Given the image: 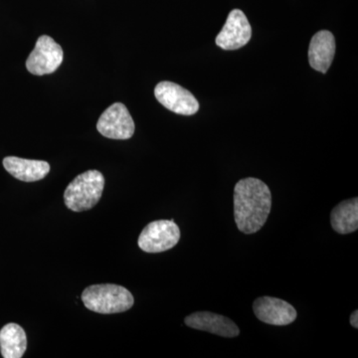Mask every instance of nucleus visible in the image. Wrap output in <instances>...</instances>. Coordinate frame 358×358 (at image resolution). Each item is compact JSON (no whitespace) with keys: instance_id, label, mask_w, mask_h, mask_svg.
Here are the masks:
<instances>
[{"instance_id":"nucleus-8","label":"nucleus","mask_w":358,"mask_h":358,"mask_svg":"<svg viewBox=\"0 0 358 358\" xmlns=\"http://www.w3.org/2000/svg\"><path fill=\"white\" fill-rule=\"evenodd\" d=\"M251 37L252 28L248 18L240 9H233L215 42L223 50H238L248 43Z\"/></svg>"},{"instance_id":"nucleus-15","label":"nucleus","mask_w":358,"mask_h":358,"mask_svg":"<svg viewBox=\"0 0 358 358\" xmlns=\"http://www.w3.org/2000/svg\"><path fill=\"white\" fill-rule=\"evenodd\" d=\"M350 324H352V326L353 327H355V329H358V312H357V310H355V312H353L352 313V315H350Z\"/></svg>"},{"instance_id":"nucleus-6","label":"nucleus","mask_w":358,"mask_h":358,"mask_svg":"<svg viewBox=\"0 0 358 358\" xmlns=\"http://www.w3.org/2000/svg\"><path fill=\"white\" fill-rule=\"evenodd\" d=\"M134 129L133 117L122 103L110 106L96 122L99 133L112 140H129L134 136Z\"/></svg>"},{"instance_id":"nucleus-4","label":"nucleus","mask_w":358,"mask_h":358,"mask_svg":"<svg viewBox=\"0 0 358 358\" xmlns=\"http://www.w3.org/2000/svg\"><path fill=\"white\" fill-rule=\"evenodd\" d=\"M180 239V229L173 220L150 222L141 231L138 247L147 253H162L173 249Z\"/></svg>"},{"instance_id":"nucleus-11","label":"nucleus","mask_w":358,"mask_h":358,"mask_svg":"<svg viewBox=\"0 0 358 358\" xmlns=\"http://www.w3.org/2000/svg\"><path fill=\"white\" fill-rule=\"evenodd\" d=\"M336 54V38L331 32L322 30L315 33L308 47V62L313 70L326 74Z\"/></svg>"},{"instance_id":"nucleus-2","label":"nucleus","mask_w":358,"mask_h":358,"mask_svg":"<svg viewBox=\"0 0 358 358\" xmlns=\"http://www.w3.org/2000/svg\"><path fill=\"white\" fill-rule=\"evenodd\" d=\"M82 301L88 310L103 315L127 312L134 303L128 289L114 284L88 287L82 294Z\"/></svg>"},{"instance_id":"nucleus-12","label":"nucleus","mask_w":358,"mask_h":358,"mask_svg":"<svg viewBox=\"0 0 358 358\" xmlns=\"http://www.w3.org/2000/svg\"><path fill=\"white\" fill-rule=\"evenodd\" d=\"M3 166L13 178L25 182L41 180L50 171V164L48 162L16 157H6L3 159Z\"/></svg>"},{"instance_id":"nucleus-5","label":"nucleus","mask_w":358,"mask_h":358,"mask_svg":"<svg viewBox=\"0 0 358 358\" xmlns=\"http://www.w3.org/2000/svg\"><path fill=\"white\" fill-rule=\"evenodd\" d=\"M62 47L47 35H42L37 40L34 49L26 61V68L33 75L51 74L62 64Z\"/></svg>"},{"instance_id":"nucleus-13","label":"nucleus","mask_w":358,"mask_h":358,"mask_svg":"<svg viewBox=\"0 0 358 358\" xmlns=\"http://www.w3.org/2000/svg\"><path fill=\"white\" fill-rule=\"evenodd\" d=\"M331 224L338 234H350L358 229V199L345 200L331 213Z\"/></svg>"},{"instance_id":"nucleus-10","label":"nucleus","mask_w":358,"mask_h":358,"mask_svg":"<svg viewBox=\"0 0 358 358\" xmlns=\"http://www.w3.org/2000/svg\"><path fill=\"white\" fill-rule=\"evenodd\" d=\"M186 326L197 331L217 334L223 338H236L240 329L232 320L210 312H196L185 317Z\"/></svg>"},{"instance_id":"nucleus-14","label":"nucleus","mask_w":358,"mask_h":358,"mask_svg":"<svg viewBox=\"0 0 358 358\" xmlns=\"http://www.w3.org/2000/svg\"><path fill=\"white\" fill-rule=\"evenodd\" d=\"M27 348L24 329L16 324H8L0 331V352L4 358H21Z\"/></svg>"},{"instance_id":"nucleus-7","label":"nucleus","mask_w":358,"mask_h":358,"mask_svg":"<svg viewBox=\"0 0 358 358\" xmlns=\"http://www.w3.org/2000/svg\"><path fill=\"white\" fill-rule=\"evenodd\" d=\"M155 96L164 108L176 114L192 115L199 110V103L188 90L173 82L164 81L157 85Z\"/></svg>"},{"instance_id":"nucleus-3","label":"nucleus","mask_w":358,"mask_h":358,"mask_svg":"<svg viewBox=\"0 0 358 358\" xmlns=\"http://www.w3.org/2000/svg\"><path fill=\"white\" fill-rule=\"evenodd\" d=\"M103 187L105 178L100 171H85L73 179L72 182L66 188V206L74 212L89 210L100 201Z\"/></svg>"},{"instance_id":"nucleus-9","label":"nucleus","mask_w":358,"mask_h":358,"mask_svg":"<svg viewBox=\"0 0 358 358\" xmlns=\"http://www.w3.org/2000/svg\"><path fill=\"white\" fill-rule=\"evenodd\" d=\"M257 319L272 326H288L296 319V308L288 301L273 296H261L253 303Z\"/></svg>"},{"instance_id":"nucleus-1","label":"nucleus","mask_w":358,"mask_h":358,"mask_svg":"<svg viewBox=\"0 0 358 358\" xmlns=\"http://www.w3.org/2000/svg\"><path fill=\"white\" fill-rule=\"evenodd\" d=\"M272 209V193L261 179L247 178L234 187V218L238 229L254 234L262 229Z\"/></svg>"}]
</instances>
